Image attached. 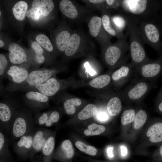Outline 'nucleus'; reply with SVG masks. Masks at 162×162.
<instances>
[{
    "label": "nucleus",
    "instance_id": "nucleus-1",
    "mask_svg": "<svg viewBox=\"0 0 162 162\" xmlns=\"http://www.w3.org/2000/svg\"><path fill=\"white\" fill-rule=\"evenodd\" d=\"M160 0H122L118 10L121 13L136 17L138 22L142 21L154 22L160 13Z\"/></svg>",
    "mask_w": 162,
    "mask_h": 162
},
{
    "label": "nucleus",
    "instance_id": "nucleus-2",
    "mask_svg": "<svg viewBox=\"0 0 162 162\" xmlns=\"http://www.w3.org/2000/svg\"><path fill=\"white\" fill-rule=\"evenodd\" d=\"M125 17L127 22V29L129 36V51L132 64L134 68L151 60L146 52L144 43L138 28V21L130 15L121 13Z\"/></svg>",
    "mask_w": 162,
    "mask_h": 162
},
{
    "label": "nucleus",
    "instance_id": "nucleus-3",
    "mask_svg": "<svg viewBox=\"0 0 162 162\" xmlns=\"http://www.w3.org/2000/svg\"><path fill=\"white\" fill-rule=\"evenodd\" d=\"M129 44L126 39H118L114 43L111 42L101 46V56L105 64L110 69L118 67L127 63L130 55Z\"/></svg>",
    "mask_w": 162,
    "mask_h": 162
},
{
    "label": "nucleus",
    "instance_id": "nucleus-4",
    "mask_svg": "<svg viewBox=\"0 0 162 162\" xmlns=\"http://www.w3.org/2000/svg\"><path fill=\"white\" fill-rule=\"evenodd\" d=\"M31 111L25 107H20L15 115L10 134L13 141L37 128Z\"/></svg>",
    "mask_w": 162,
    "mask_h": 162
},
{
    "label": "nucleus",
    "instance_id": "nucleus-5",
    "mask_svg": "<svg viewBox=\"0 0 162 162\" xmlns=\"http://www.w3.org/2000/svg\"><path fill=\"white\" fill-rule=\"evenodd\" d=\"M61 69H45L35 70L29 72L27 78L22 82L16 83L11 82L5 88V90L10 92L17 91H24L27 88L43 83L55 75Z\"/></svg>",
    "mask_w": 162,
    "mask_h": 162
},
{
    "label": "nucleus",
    "instance_id": "nucleus-6",
    "mask_svg": "<svg viewBox=\"0 0 162 162\" xmlns=\"http://www.w3.org/2000/svg\"><path fill=\"white\" fill-rule=\"evenodd\" d=\"M138 28L144 44L153 49L159 56L162 55V27L155 22L142 21L138 22Z\"/></svg>",
    "mask_w": 162,
    "mask_h": 162
},
{
    "label": "nucleus",
    "instance_id": "nucleus-7",
    "mask_svg": "<svg viewBox=\"0 0 162 162\" xmlns=\"http://www.w3.org/2000/svg\"><path fill=\"white\" fill-rule=\"evenodd\" d=\"M93 45L83 32L73 31L64 52L69 58L81 56L88 54L94 49Z\"/></svg>",
    "mask_w": 162,
    "mask_h": 162
},
{
    "label": "nucleus",
    "instance_id": "nucleus-8",
    "mask_svg": "<svg viewBox=\"0 0 162 162\" xmlns=\"http://www.w3.org/2000/svg\"><path fill=\"white\" fill-rule=\"evenodd\" d=\"M59 7L62 13L74 22H81L86 20L93 10L87 7L80 6L74 1L69 0H62Z\"/></svg>",
    "mask_w": 162,
    "mask_h": 162
},
{
    "label": "nucleus",
    "instance_id": "nucleus-9",
    "mask_svg": "<svg viewBox=\"0 0 162 162\" xmlns=\"http://www.w3.org/2000/svg\"><path fill=\"white\" fill-rule=\"evenodd\" d=\"M20 107L16 102L10 100L0 103V130L10 134V129L15 113Z\"/></svg>",
    "mask_w": 162,
    "mask_h": 162
},
{
    "label": "nucleus",
    "instance_id": "nucleus-10",
    "mask_svg": "<svg viewBox=\"0 0 162 162\" xmlns=\"http://www.w3.org/2000/svg\"><path fill=\"white\" fill-rule=\"evenodd\" d=\"M70 83L69 79L60 80L54 77L43 83L29 87L25 91H37L50 97L55 95L60 91L67 88L70 85Z\"/></svg>",
    "mask_w": 162,
    "mask_h": 162
},
{
    "label": "nucleus",
    "instance_id": "nucleus-11",
    "mask_svg": "<svg viewBox=\"0 0 162 162\" xmlns=\"http://www.w3.org/2000/svg\"><path fill=\"white\" fill-rule=\"evenodd\" d=\"M134 68L135 72L142 79L146 80H155L162 74V55L155 60L151 59Z\"/></svg>",
    "mask_w": 162,
    "mask_h": 162
},
{
    "label": "nucleus",
    "instance_id": "nucleus-12",
    "mask_svg": "<svg viewBox=\"0 0 162 162\" xmlns=\"http://www.w3.org/2000/svg\"><path fill=\"white\" fill-rule=\"evenodd\" d=\"M146 80L140 79L133 82L124 91L122 98L131 101H137L143 98L154 86Z\"/></svg>",
    "mask_w": 162,
    "mask_h": 162
},
{
    "label": "nucleus",
    "instance_id": "nucleus-13",
    "mask_svg": "<svg viewBox=\"0 0 162 162\" xmlns=\"http://www.w3.org/2000/svg\"><path fill=\"white\" fill-rule=\"evenodd\" d=\"M49 97L34 91H27L24 98L26 107L35 113L47 108L49 106Z\"/></svg>",
    "mask_w": 162,
    "mask_h": 162
},
{
    "label": "nucleus",
    "instance_id": "nucleus-14",
    "mask_svg": "<svg viewBox=\"0 0 162 162\" xmlns=\"http://www.w3.org/2000/svg\"><path fill=\"white\" fill-rule=\"evenodd\" d=\"M88 21V26L90 35L96 39L101 46L111 42L112 36L105 31L101 17L94 16Z\"/></svg>",
    "mask_w": 162,
    "mask_h": 162
},
{
    "label": "nucleus",
    "instance_id": "nucleus-15",
    "mask_svg": "<svg viewBox=\"0 0 162 162\" xmlns=\"http://www.w3.org/2000/svg\"><path fill=\"white\" fill-rule=\"evenodd\" d=\"M35 130L22 136L17 141L15 142L13 149L14 152L20 158L26 159L29 158Z\"/></svg>",
    "mask_w": 162,
    "mask_h": 162
},
{
    "label": "nucleus",
    "instance_id": "nucleus-16",
    "mask_svg": "<svg viewBox=\"0 0 162 162\" xmlns=\"http://www.w3.org/2000/svg\"><path fill=\"white\" fill-rule=\"evenodd\" d=\"M53 133L46 128L39 127L35 130L34 135L32 146L29 158L31 159L38 152H40L48 137Z\"/></svg>",
    "mask_w": 162,
    "mask_h": 162
},
{
    "label": "nucleus",
    "instance_id": "nucleus-17",
    "mask_svg": "<svg viewBox=\"0 0 162 162\" xmlns=\"http://www.w3.org/2000/svg\"><path fill=\"white\" fill-rule=\"evenodd\" d=\"M111 75L112 80L116 85L121 86L130 77L134 68L131 63L124 64L118 67Z\"/></svg>",
    "mask_w": 162,
    "mask_h": 162
},
{
    "label": "nucleus",
    "instance_id": "nucleus-18",
    "mask_svg": "<svg viewBox=\"0 0 162 162\" xmlns=\"http://www.w3.org/2000/svg\"><path fill=\"white\" fill-rule=\"evenodd\" d=\"M74 152L71 142L68 140L63 141L55 152L52 158L58 159L63 162H66L74 156Z\"/></svg>",
    "mask_w": 162,
    "mask_h": 162
},
{
    "label": "nucleus",
    "instance_id": "nucleus-19",
    "mask_svg": "<svg viewBox=\"0 0 162 162\" xmlns=\"http://www.w3.org/2000/svg\"><path fill=\"white\" fill-rule=\"evenodd\" d=\"M9 58L10 62L15 64H19L28 62L27 56L25 51L15 43H12L8 46Z\"/></svg>",
    "mask_w": 162,
    "mask_h": 162
},
{
    "label": "nucleus",
    "instance_id": "nucleus-20",
    "mask_svg": "<svg viewBox=\"0 0 162 162\" xmlns=\"http://www.w3.org/2000/svg\"><path fill=\"white\" fill-rule=\"evenodd\" d=\"M111 16L109 13L102 12L101 19L103 28L106 32L111 36L117 38L118 39H127V33L124 34L123 32L117 31L113 27L111 22Z\"/></svg>",
    "mask_w": 162,
    "mask_h": 162
},
{
    "label": "nucleus",
    "instance_id": "nucleus-21",
    "mask_svg": "<svg viewBox=\"0 0 162 162\" xmlns=\"http://www.w3.org/2000/svg\"><path fill=\"white\" fill-rule=\"evenodd\" d=\"M55 133L47 138L41 151L39 162H51L55 145Z\"/></svg>",
    "mask_w": 162,
    "mask_h": 162
},
{
    "label": "nucleus",
    "instance_id": "nucleus-22",
    "mask_svg": "<svg viewBox=\"0 0 162 162\" xmlns=\"http://www.w3.org/2000/svg\"><path fill=\"white\" fill-rule=\"evenodd\" d=\"M29 73L28 71L25 68L13 65L8 69L6 76L11 78V82L20 83L25 80Z\"/></svg>",
    "mask_w": 162,
    "mask_h": 162
},
{
    "label": "nucleus",
    "instance_id": "nucleus-23",
    "mask_svg": "<svg viewBox=\"0 0 162 162\" xmlns=\"http://www.w3.org/2000/svg\"><path fill=\"white\" fill-rule=\"evenodd\" d=\"M9 140L4 132L0 131V159L11 162L12 156L9 148Z\"/></svg>",
    "mask_w": 162,
    "mask_h": 162
},
{
    "label": "nucleus",
    "instance_id": "nucleus-24",
    "mask_svg": "<svg viewBox=\"0 0 162 162\" xmlns=\"http://www.w3.org/2000/svg\"><path fill=\"white\" fill-rule=\"evenodd\" d=\"M120 98L119 97L114 96L111 97L108 102L106 109L110 116H116L121 112L122 104Z\"/></svg>",
    "mask_w": 162,
    "mask_h": 162
},
{
    "label": "nucleus",
    "instance_id": "nucleus-25",
    "mask_svg": "<svg viewBox=\"0 0 162 162\" xmlns=\"http://www.w3.org/2000/svg\"><path fill=\"white\" fill-rule=\"evenodd\" d=\"M72 32L68 30H63L59 32L56 37L58 49L61 52H64Z\"/></svg>",
    "mask_w": 162,
    "mask_h": 162
},
{
    "label": "nucleus",
    "instance_id": "nucleus-26",
    "mask_svg": "<svg viewBox=\"0 0 162 162\" xmlns=\"http://www.w3.org/2000/svg\"><path fill=\"white\" fill-rule=\"evenodd\" d=\"M111 80V76L108 74H104L92 79L89 81V85L92 88L101 89L109 85Z\"/></svg>",
    "mask_w": 162,
    "mask_h": 162
},
{
    "label": "nucleus",
    "instance_id": "nucleus-27",
    "mask_svg": "<svg viewBox=\"0 0 162 162\" xmlns=\"http://www.w3.org/2000/svg\"><path fill=\"white\" fill-rule=\"evenodd\" d=\"M82 103V100L80 98H68L63 102V108L66 114L72 115L75 113L76 107L80 106Z\"/></svg>",
    "mask_w": 162,
    "mask_h": 162
},
{
    "label": "nucleus",
    "instance_id": "nucleus-28",
    "mask_svg": "<svg viewBox=\"0 0 162 162\" xmlns=\"http://www.w3.org/2000/svg\"><path fill=\"white\" fill-rule=\"evenodd\" d=\"M28 6L27 3L24 1H20L16 3L12 8L13 14L18 20H23L27 11Z\"/></svg>",
    "mask_w": 162,
    "mask_h": 162
},
{
    "label": "nucleus",
    "instance_id": "nucleus-29",
    "mask_svg": "<svg viewBox=\"0 0 162 162\" xmlns=\"http://www.w3.org/2000/svg\"><path fill=\"white\" fill-rule=\"evenodd\" d=\"M87 5V7L93 10L96 9L101 11L102 12L110 13L112 10L106 5V0H82Z\"/></svg>",
    "mask_w": 162,
    "mask_h": 162
},
{
    "label": "nucleus",
    "instance_id": "nucleus-30",
    "mask_svg": "<svg viewBox=\"0 0 162 162\" xmlns=\"http://www.w3.org/2000/svg\"><path fill=\"white\" fill-rule=\"evenodd\" d=\"M97 107L94 104H88L78 113V118L81 120L88 119L94 116L97 113Z\"/></svg>",
    "mask_w": 162,
    "mask_h": 162
},
{
    "label": "nucleus",
    "instance_id": "nucleus-31",
    "mask_svg": "<svg viewBox=\"0 0 162 162\" xmlns=\"http://www.w3.org/2000/svg\"><path fill=\"white\" fill-rule=\"evenodd\" d=\"M111 20L114 28L120 32H123V31L127 27L126 20L122 14L111 16Z\"/></svg>",
    "mask_w": 162,
    "mask_h": 162
},
{
    "label": "nucleus",
    "instance_id": "nucleus-32",
    "mask_svg": "<svg viewBox=\"0 0 162 162\" xmlns=\"http://www.w3.org/2000/svg\"><path fill=\"white\" fill-rule=\"evenodd\" d=\"M41 1L35 0L33 1L31 9L27 11L26 16L34 20H37L40 15V5Z\"/></svg>",
    "mask_w": 162,
    "mask_h": 162
},
{
    "label": "nucleus",
    "instance_id": "nucleus-33",
    "mask_svg": "<svg viewBox=\"0 0 162 162\" xmlns=\"http://www.w3.org/2000/svg\"><path fill=\"white\" fill-rule=\"evenodd\" d=\"M105 130L104 126L93 123L88 126V129L84 130V133L86 136H96L103 133Z\"/></svg>",
    "mask_w": 162,
    "mask_h": 162
},
{
    "label": "nucleus",
    "instance_id": "nucleus-34",
    "mask_svg": "<svg viewBox=\"0 0 162 162\" xmlns=\"http://www.w3.org/2000/svg\"><path fill=\"white\" fill-rule=\"evenodd\" d=\"M147 115L146 111L142 109L140 110L136 114L134 120V127L137 130L141 128L146 122Z\"/></svg>",
    "mask_w": 162,
    "mask_h": 162
},
{
    "label": "nucleus",
    "instance_id": "nucleus-35",
    "mask_svg": "<svg viewBox=\"0 0 162 162\" xmlns=\"http://www.w3.org/2000/svg\"><path fill=\"white\" fill-rule=\"evenodd\" d=\"M75 145L79 150L87 154L94 156L97 154V150L95 147L87 145L82 141H76Z\"/></svg>",
    "mask_w": 162,
    "mask_h": 162
},
{
    "label": "nucleus",
    "instance_id": "nucleus-36",
    "mask_svg": "<svg viewBox=\"0 0 162 162\" xmlns=\"http://www.w3.org/2000/svg\"><path fill=\"white\" fill-rule=\"evenodd\" d=\"M37 43L47 51L51 52L53 49L52 45L48 38L43 34H38L35 38Z\"/></svg>",
    "mask_w": 162,
    "mask_h": 162
},
{
    "label": "nucleus",
    "instance_id": "nucleus-37",
    "mask_svg": "<svg viewBox=\"0 0 162 162\" xmlns=\"http://www.w3.org/2000/svg\"><path fill=\"white\" fill-rule=\"evenodd\" d=\"M54 4L51 0H41L40 12L41 14L44 16H46L53 10Z\"/></svg>",
    "mask_w": 162,
    "mask_h": 162
},
{
    "label": "nucleus",
    "instance_id": "nucleus-38",
    "mask_svg": "<svg viewBox=\"0 0 162 162\" xmlns=\"http://www.w3.org/2000/svg\"><path fill=\"white\" fill-rule=\"evenodd\" d=\"M51 111L35 113L34 118L35 124L40 126H44L49 118Z\"/></svg>",
    "mask_w": 162,
    "mask_h": 162
},
{
    "label": "nucleus",
    "instance_id": "nucleus-39",
    "mask_svg": "<svg viewBox=\"0 0 162 162\" xmlns=\"http://www.w3.org/2000/svg\"><path fill=\"white\" fill-rule=\"evenodd\" d=\"M135 112L133 109L125 110L122 114L121 117V123L124 125H128L134 120Z\"/></svg>",
    "mask_w": 162,
    "mask_h": 162
},
{
    "label": "nucleus",
    "instance_id": "nucleus-40",
    "mask_svg": "<svg viewBox=\"0 0 162 162\" xmlns=\"http://www.w3.org/2000/svg\"><path fill=\"white\" fill-rule=\"evenodd\" d=\"M8 61L6 56L2 54H0V81L6 77L8 69L7 67Z\"/></svg>",
    "mask_w": 162,
    "mask_h": 162
},
{
    "label": "nucleus",
    "instance_id": "nucleus-41",
    "mask_svg": "<svg viewBox=\"0 0 162 162\" xmlns=\"http://www.w3.org/2000/svg\"><path fill=\"white\" fill-rule=\"evenodd\" d=\"M110 115L106 109L100 108L97 110V111L94 117L98 121L102 122L107 121L110 119Z\"/></svg>",
    "mask_w": 162,
    "mask_h": 162
},
{
    "label": "nucleus",
    "instance_id": "nucleus-42",
    "mask_svg": "<svg viewBox=\"0 0 162 162\" xmlns=\"http://www.w3.org/2000/svg\"><path fill=\"white\" fill-rule=\"evenodd\" d=\"M60 118V114L56 110H52L49 118L44 126L50 127L54 124L57 123Z\"/></svg>",
    "mask_w": 162,
    "mask_h": 162
},
{
    "label": "nucleus",
    "instance_id": "nucleus-43",
    "mask_svg": "<svg viewBox=\"0 0 162 162\" xmlns=\"http://www.w3.org/2000/svg\"><path fill=\"white\" fill-rule=\"evenodd\" d=\"M162 130V122H158L152 125L147 131L146 136L150 137L155 133Z\"/></svg>",
    "mask_w": 162,
    "mask_h": 162
},
{
    "label": "nucleus",
    "instance_id": "nucleus-44",
    "mask_svg": "<svg viewBox=\"0 0 162 162\" xmlns=\"http://www.w3.org/2000/svg\"><path fill=\"white\" fill-rule=\"evenodd\" d=\"M107 6L111 10H119L121 7L122 0H106Z\"/></svg>",
    "mask_w": 162,
    "mask_h": 162
},
{
    "label": "nucleus",
    "instance_id": "nucleus-45",
    "mask_svg": "<svg viewBox=\"0 0 162 162\" xmlns=\"http://www.w3.org/2000/svg\"><path fill=\"white\" fill-rule=\"evenodd\" d=\"M149 141L153 143L162 141V130L153 135L149 137Z\"/></svg>",
    "mask_w": 162,
    "mask_h": 162
},
{
    "label": "nucleus",
    "instance_id": "nucleus-46",
    "mask_svg": "<svg viewBox=\"0 0 162 162\" xmlns=\"http://www.w3.org/2000/svg\"><path fill=\"white\" fill-rule=\"evenodd\" d=\"M156 101L158 103V111L162 113V87H161L156 97Z\"/></svg>",
    "mask_w": 162,
    "mask_h": 162
},
{
    "label": "nucleus",
    "instance_id": "nucleus-47",
    "mask_svg": "<svg viewBox=\"0 0 162 162\" xmlns=\"http://www.w3.org/2000/svg\"><path fill=\"white\" fill-rule=\"evenodd\" d=\"M31 46L34 50L35 53L43 54L44 50L38 43L35 41L33 42L32 43Z\"/></svg>",
    "mask_w": 162,
    "mask_h": 162
},
{
    "label": "nucleus",
    "instance_id": "nucleus-48",
    "mask_svg": "<svg viewBox=\"0 0 162 162\" xmlns=\"http://www.w3.org/2000/svg\"><path fill=\"white\" fill-rule=\"evenodd\" d=\"M35 62L38 64H41L45 61V57L43 54L35 53L34 56Z\"/></svg>",
    "mask_w": 162,
    "mask_h": 162
},
{
    "label": "nucleus",
    "instance_id": "nucleus-49",
    "mask_svg": "<svg viewBox=\"0 0 162 162\" xmlns=\"http://www.w3.org/2000/svg\"><path fill=\"white\" fill-rule=\"evenodd\" d=\"M154 22L158 24L162 28V13H159L156 18Z\"/></svg>",
    "mask_w": 162,
    "mask_h": 162
},
{
    "label": "nucleus",
    "instance_id": "nucleus-50",
    "mask_svg": "<svg viewBox=\"0 0 162 162\" xmlns=\"http://www.w3.org/2000/svg\"><path fill=\"white\" fill-rule=\"evenodd\" d=\"M121 154L123 157L125 156L128 153V150L126 147L122 145L120 146Z\"/></svg>",
    "mask_w": 162,
    "mask_h": 162
},
{
    "label": "nucleus",
    "instance_id": "nucleus-51",
    "mask_svg": "<svg viewBox=\"0 0 162 162\" xmlns=\"http://www.w3.org/2000/svg\"><path fill=\"white\" fill-rule=\"evenodd\" d=\"M113 148L112 147L110 146L107 149V153L108 156L110 158H112L114 155L113 153Z\"/></svg>",
    "mask_w": 162,
    "mask_h": 162
},
{
    "label": "nucleus",
    "instance_id": "nucleus-52",
    "mask_svg": "<svg viewBox=\"0 0 162 162\" xmlns=\"http://www.w3.org/2000/svg\"><path fill=\"white\" fill-rule=\"evenodd\" d=\"M38 160H37V158L34 157L33 158L31 159L30 162H38Z\"/></svg>",
    "mask_w": 162,
    "mask_h": 162
},
{
    "label": "nucleus",
    "instance_id": "nucleus-53",
    "mask_svg": "<svg viewBox=\"0 0 162 162\" xmlns=\"http://www.w3.org/2000/svg\"><path fill=\"white\" fill-rule=\"evenodd\" d=\"M0 162H11V161L7 160H6L0 159Z\"/></svg>",
    "mask_w": 162,
    "mask_h": 162
},
{
    "label": "nucleus",
    "instance_id": "nucleus-54",
    "mask_svg": "<svg viewBox=\"0 0 162 162\" xmlns=\"http://www.w3.org/2000/svg\"><path fill=\"white\" fill-rule=\"evenodd\" d=\"M4 45V43L2 40H0V47H2Z\"/></svg>",
    "mask_w": 162,
    "mask_h": 162
},
{
    "label": "nucleus",
    "instance_id": "nucleus-55",
    "mask_svg": "<svg viewBox=\"0 0 162 162\" xmlns=\"http://www.w3.org/2000/svg\"><path fill=\"white\" fill-rule=\"evenodd\" d=\"M160 153L161 156L162 157V146L160 148Z\"/></svg>",
    "mask_w": 162,
    "mask_h": 162
},
{
    "label": "nucleus",
    "instance_id": "nucleus-56",
    "mask_svg": "<svg viewBox=\"0 0 162 162\" xmlns=\"http://www.w3.org/2000/svg\"><path fill=\"white\" fill-rule=\"evenodd\" d=\"M161 2V8L160 9V11H162V0H160Z\"/></svg>",
    "mask_w": 162,
    "mask_h": 162
},
{
    "label": "nucleus",
    "instance_id": "nucleus-57",
    "mask_svg": "<svg viewBox=\"0 0 162 162\" xmlns=\"http://www.w3.org/2000/svg\"><path fill=\"white\" fill-rule=\"evenodd\" d=\"M1 11H0V16H1Z\"/></svg>",
    "mask_w": 162,
    "mask_h": 162
},
{
    "label": "nucleus",
    "instance_id": "nucleus-58",
    "mask_svg": "<svg viewBox=\"0 0 162 162\" xmlns=\"http://www.w3.org/2000/svg\"><path fill=\"white\" fill-rule=\"evenodd\" d=\"M161 87H162V86Z\"/></svg>",
    "mask_w": 162,
    "mask_h": 162
}]
</instances>
